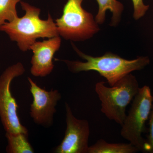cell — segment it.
<instances>
[{"label": "cell", "instance_id": "12", "mask_svg": "<svg viewBox=\"0 0 153 153\" xmlns=\"http://www.w3.org/2000/svg\"><path fill=\"white\" fill-rule=\"evenodd\" d=\"M28 134L6 133L7 140L6 152L8 153H33L34 149L29 142Z\"/></svg>", "mask_w": 153, "mask_h": 153}, {"label": "cell", "instance_id": "8", "mask_svg": "<svg viewBox=\"0 0 153 153\" xmlns=\"http://www.w3.org/2000/svg\"><path fill=\"white\" fill-rule=\"evenodd\" d=\"M30 91L33 97L30 105V115L34 122L45 128L52 126L54 121L56 106L61 99V94L57 90L49 91L38 86L32 78L28 77Z\"/></svg>", "mask_w": 153, "mask_h": 153}, {"label": "cell", "instance_id": "11", "mask_svg": "<svg viewBox=\"0 0 153 153\" xmlns=\"http://www.w3.org/2000/svg\"><path fill=\"white\" fill-rule=\"evenodd\" d=\"M98 3L99 10L96 17V22L102 24L105 19V13L109 10L112 13L111 25H114L119 22L121 15L123 10V6L117 0H96Z\"/></svg>", "mask_w": 153, "mask_h": 153}, {"label": "cell", "instance_id": "9", "mask_svg": "<svg viewBox=\"0 0 153 153\" xmlns=\"http://www.w3.org/2000/svg\"><path fill=\"white\" fill-rule=\"evenodd\" d=\"M61 39L60 36L36 41L30 47L33 53L31 60L30 72L36 77H45L52 72L54 65L53 57L60 49Z\"/></svg>", "mask_w": 153, "mask_h": 153}, {"label": "cell", "instance_id": "6", "mask_svg": "<svg viewBox=\"0 0 153 153\" xmlns=\"http://www.w3.org/2000/svg\"><path fill=\"white\" fill-rule=\"evenodd\" d=\"M25 71V66L19 62L9 66L0 75V118L6 132L28 134L27 128L20 122L19 106L10 90L14 78L22 76Z\"/></svg>", "mask_w": 153, "mask_h": 153}, {"label": "cell", "instance_id": "7", "mask_svg": "<svg viewBox=\"0 0 153 153\" xmlns=\"http://www.w3.org/2000/svg\"><path fill=\"white\" fill-rule=\"evenodd\" d=\"M66 128L60 145L55 149L56 153H88L90 135V126L86 120L76 118L71 107L65 103Z\"/></svg>", "mask_w": 153, "mask_h": 153}, {"label": "cell", "instance_id": "14", "mask_svg": "<svg viewBox=\"0 0 153 153\" xmlns=\"http://www.w3.org/2000/svg\"><path fill=\"white\" fill-rule=\"evenodd\" d=\"M149 119V130L147 140H146L144 152L153 153V102L152 107Z\"/></svg>", "mask_w": 153, "mask_h": 153}, {"label": "cell", "instance_id": "3", "mask_svg": "<svg viewBox=\"0 0 153 153\" xmlns=\"http://www.w3.org/2000/svg\"><path fill=\"white\" fill-rule=\"evenodd\" d=\"M140 88L136 78L131 73L112 86L107 87L102 81L97 82L95 90L101 102V112L110 120L121 126L126 116L127 107Z\"/></svg>", "mask_w": 153, "mask_h": 153}, {"label": "cell", "instance_id": "2", "mask_svg": "<svg viewBox=\"0 0 153 153\" xmlns=\"http://www.w3.org/2000/svg\"><path fill=\"white\" fill-rule=\"evenodd\" d=\"M73 47L79 57L86 62L61 60L66 63L68 69L73 73L97 71L106 79L110 86L114 85L132 71L143 69L150 63L147 57L142 56L128 60L110 52H107L100 57H94L84 54L74 46Z\"/></svg>", "mask_w": 153, "mask_h": 153}, {"label": "cell", "instance_id": "1", "mask_svg": "<svg viewBox=\"0 0 153 153\" xmlns=\"http://www.w3.org/2000/svg\"><path fill=\"white\" fill-rule=\"evenodd\" d=\"M21 4L25 12V16L6 22L0 27V31L5 33L11 41L16 42L21 51L30 50L31 45L38 38L59 36L56 24L50 14L47 20H42L39 17L40 9L24 1H21Z\"/></svg>", "mask_w": 153, "mask_h": 153}, {"label": "cell", "instance_id": "13", "mask_svg": "<svg viewBox=\"0 0 153 153\" xmlns=\"http://www.w3.org/2000/svg\"><path fill=\"white\" fill-rule=\"evenodd\" d=\"M22 0H0V27L18 18L17 4Z\"/></svg>", "mask_w": 153, "mask_h": 153}, {"label": "cell", "instance_id": "15", "mask_svg": "<svg viewBox=\"0 0 153 153\" xmlns=\"http://www.w3.org/2000/svg\"><path fill=\"white\" fill-rule=\"evenodd\" d=\"M133 4L134 13V18L138 20L144 16L149 8V5H146L143 0H132Z\"/></svg>", "mask_w": 153, "mask_h": 153}, {"label": "cell", "instance_id": "5", "mask_svg": "<svg viewBox=\"0 0 153 153\" xmlns=\"http://www.w3.org/2000/svg\"><path fill=\"white\" fill-rule=\"evenodd\" d=\"M153 102V96L150 87L144 85L140 88L121 126L122 137L143 152L146 140L142 135L145 131L146 123L149 117Z\"/></svg>", "mask_w": 153, "mask_h": 153}, {"label": "cell", "instance_id": "4", "mask_svg": "<svg viewBox=\"0 0 153 153\" xmlns=\"http://www.w3.org/2000/svg\"><path fill=\"white\" fill-rule=\"evenodd\" d=\"M83 0H68L63 14L55 21L59 36L66 40L84 41L99 31L92 14L83 9Z\"/></svg>", "mask_w": 153, "mask_h": 153}, {"label": "cell", "instance_id": "10", "mask_svg": "<svg viewBox=\"0 0 153 153\" xmlns=\"http://www.w3.org/2000/svg\"><path fill=\"white\" fill-rule=\"evenodd\" d=\"M139 152L130 143H110L100 139L88 148V153H135Z\"/></svg>", "mask_w": 153, "mask_h": 153}]
</instances>
